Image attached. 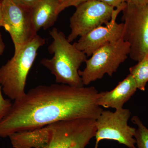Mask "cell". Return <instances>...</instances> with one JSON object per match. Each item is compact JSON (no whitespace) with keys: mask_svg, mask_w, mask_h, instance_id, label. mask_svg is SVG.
<instances>
[{"mask_svg":"<svg viewBox=\"0 0 148 148\" xmlns=\"http://www.w3.org/2000/svg\"><path fill=\"white\" fill-rule=\"evenodd\" d=\"M100 94L93 86H38L14 101L8 113L0 121V138L62 121L97 119L103 110L97 103Z\"/></svg>","mask_w":148,"mask_h":148,"instance_id":"1","label":"cell"},{"mask_svg":"<svg viewBox=\"0 0 148 148\" xmlns=\"http://www.w3.org/2000/svg\"><path fill=\"white\" fill-rule=\"evenodd\" d=\"M49 34L53 41L48 50L53 56L42 58L40 64L54 76L57 83L75 87L84 86L79 71L87 56L69 42L64 33L57 28H53Z\"/></svg>","mask_w":148,"mask_h":148,"instance_id":"2","label":"cell"},{"mask_svg":"<svg viewBox=\"0 0 148 148\" xmlns=\"http://www.w3.org/2000/svg\"><path fill=\"white\" fill-rule=\"evenodd\" d=\"M45 40L37 35L0 68V84L4 93L17 101L26 94L27 76L36 60L39 49Z\"/></svg>","mask_w":148,"mask_h":148,"instance_id":"3","label":"cell"},{"mask_svg":"<svg viewBox=\"0 0 148 148\" xmlns=\"http://www.w3.org/2000/svg\"><path fill=\"white\" fill-rule=\"evenodd\" d=\"M130 51L129 44L123 38L107 44L95 51L85 62V69L79 71L84 85L101 79L106 74L112 76L121 64L127 59Z\"/></svg>","mask_w":148,"mask_h":148,"instance_id":"4","label":"cell"},{"mask_svg":"<svg viewBox=\"0 0 148 148\" xmlns=\"http://www.w3.org/2000/svg\"><path fill=\"white\" fill-rule=\"evenodd\" d=\"M122 11L123 38L129 44L130 58L139 62L148 57V4L137 6L126 3Z\"/></svg>","mask_w":148,"mask_h":148,"instance_id":"5","label":"cell"},{"mask_svg":"<svg viewBox=\"0 0 148 148\" xmlns=\"http://www.w3.org/2000/svg\"><path fill=\"white\" fill-rule=\"evenodd\" d=\"M48 125L50 139L42 148H85L96 131L95 120L89 119L62 121Z\"/></svg>","mask_w":148,"mask_h":148,"instance_id":"6","label":"cell"},{"mask_svg":"<svg viewBox=\"0 0 148 148\" xmlns=\"http://www.w3.org/2000/svg\"><path fill=\"white\" fill-rule=\"evenodd\" d=\"M130 116V110L123 108L114 112L103 110L95 120L96 142L94 148H98L99 143L104 140H114L128 148H135L136 128L128 124Z\"/></svg>","mask_w":148,"mask_h":148,"instance_id":"7","label":"cell"},{"mask_svg":"<svg viewBox=\"0 0 148 148\" xmlns=\"http://www.w3.org/2000/svg\"><path fill=\"white\" fill-rule=\"evenodd\" d=\"M114 8L98 0H87L76 8L70 18L71 32L67 37L73 41L111 20Z\"/></svg>","mask_w":148,"mask_h":148,"instance_id":"8","label":"cell"},{"mask_svg":"<svg viewBox=\"0 0 148 148\" xmlns=\"http://www.w3.org/2000/svg\"><path fill=\"white\" fill-rule=\"evenodd\" d=\"M3 27L10 35L17 53L37 35L31 17V10L21 7L11 0H1Z\"/></svg>","mask_w":148,"mask_h":148,"instance_id":"9","label":"cell"},{"mask_svg":"<svg viewBox=\"0 0 148 148\" xmlns=\"http://www.w3.org/2000/svg\"><path fill=\"white\" fill-rule=\"evenodd\" d=\"M126 5V3H124L114 10L111 20L106 26H100L80 37L79 40L74 43V45L88 57L103 46L117 41L123 38L124 24L123 23L118 24L116 18Z\"/></svg>","mask_w":148,"mask_h":148,"instance_id":"10","label":"cell"},{"mask_svg":"<svg viewBox=\"0 0 148 148\" xmlns=\"http://www.w3.org/2000/svg\"><path fill=\"white\" fill-rule=\"evenodd\" d=\"M137 89L135 79L130 74L112 90L101 92L97 103L99 106L106 108H112L115 110L123 108Z\"/></svg>","mask_w":148,"mask_h":148,"instance_id":"11","label":"cell"},{"mask_svg":"<svg viewBox=\"0 0 148 148\" xmlns=\"http://www.w3.org/2000/svg\"><path fill=\"white\" fill-rule=\"evenodd\" d=\"M59 0H39L31 9V17L35 30H47L57 20Z\"/></svg>","mask_w":148,"mask_h":148,"instance_id":"12","label":"cell"},{"mask_svg":"<svg viewBox=\"0 0 148 148\" xmlns=\"http://www.w3.org/2000/svg\"><path fill=\"white\" fill-rule=\"evenodd\" d=\"M51 130L49 125L32 130L15 132L9 136L14 148H42L48 143Z\"/></svg>","mask_w":148,"mask_h":148,"instance_id":"13","label":"cell"},{"mask_svg":"<svg viewBox=\"0 0 148 148\" xmlns=\"http://www.w3.org/2000/svg\"><path fill=\"white\" fill-rule=\"evenodd\" d=\"M129 71L135 79L138 89L145 91L148 82V57L130 67Z\"/></svg>","mask_w":148,"mask_h":148,"instance_id":"14","label":"cell"},{"mask_svg":"<svg viewBox=\"0 0 148 148\" xmlns=\"http://www.w3.org/2000/svg\"><path fill=\"white\" fill-rule=\"evenodd\" d=\"M131 121L138 127L135 135L136 140L135 148H148V128L137 116H132Z\"/></svg>","mask_w":148,"mask_h":148,"instance_id":"15","label":"cell"},{"mask_svg":"<svg viewBox=\"0 0 148 148\" xmlns=\"http://www.w3.org/2000/svg\"><path fill=\"white\" fill-rule=\"evenodd\" d=\"M1 86L0 84V121L8 114L12 105L10 100L4 98Z\"/></svg>","mask_w":148,"mask_h":148,"instance_id":"16","label":"cell"},{"mask_svg":"<svg viewBox=\"0 0 148 148\" xmlns=\"http://www.w3.org/2000/svg\"><path fill=\"white\" fill-rule=\"evenodd\" d=\"M86 1L87 0H59L57 12L59 14L65 9L70 7L74 6L77 8Z\"/></svg>","mask_w":148,"mask_h":148,"instance_id":"17","label":"cell"},{"mask_svg":"<svg viewBox=\"0 0 148 148\" xmlns=\"http://www.w3.org/2000/svg\"><path fill=\"white\" fill-rule=\"evenodd\" d=\"M14 3L24 8L30 10L39 0H11Z\"/></svg>","mask_w":148,"mask_h":148,"instance_id":"18","label":"cell"},{"mask_svg":"<svg viewBox=\"0 0 148 148\" xmlns=\"http://www.w3.org/2000/svg\"><path fill=\"white\" fill-rule=\"evenodd\" d=\"M100 1L106 3L107 4L114 7V8L118 7L126 3V0H98Z\"/></svg>","mask_w":148,"mask_h":148,"instance_id":"19","label":"cell"},{"mask_svg":"<svg viewBox=\"0 0 148 148\" xmlns=\"http://www.w3.org/2000/svg\"><path fill=\"white\" fill-rule=\"evenodd\" d=\"M126 3L133 5L142 6L148 4V0H126Z\"/></svg>","mask_w":148,"mask_h":148,"instance_id":"20","label":"cell"},{"mask_svg":"<svg viewBox=\"0 0 148 148\" xmlns=\"http://www.w3.org/2000/svg\"><path fill=\"white\" fill-rule=\"evenodd\" d=\"M5 47V44L3 40L2 36L0 32V56L4 53Z\"/></svg>","mask_w":148,"mask_h":148,"instance_id":"21","label":"cell"},{"mask_svg":"<svg viewBox=\"0 0 148 148\" xmlns=\"http://www.w3.org/2000/svg\"><path fill=\"white\" fill-rule=\"evenodd\" d=\"M3 17L2 9L1 3L0 2V27H3Z\"/></svg>","mask_w":148,"mask_h":148,"instance_id":"22","label":"cell"}]
</instances>
